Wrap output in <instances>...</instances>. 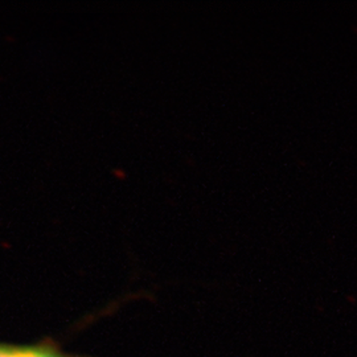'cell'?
<instances>
[{
	"instance_id": "cell-1",
	"label": "cell",
	"mask_w": 357,
	"mask_h": 357,
	"mask_svg": "<svg viewBox=\"0 0 357 357\" xmlns=\"http://www.w3.org/2000/svg\"><path fill=\"white\" fill-rule=\"evenodd\" d=\"M0 357H63L45 347L0 344Z\"/></svg>"
}]
</instances>
